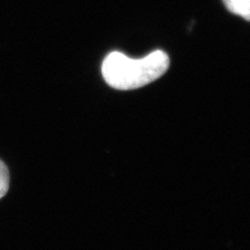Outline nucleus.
<instances>
[{
    "label": "nucleus",
    "mask_w": 250,
    "mask_h": 250,
    "mask_svg": "<svg viewBox=\"0 0 250 250\" xmlns=\"http://www.w3.org/2000/svg\"><path fill=\"white\" fill-rule=\"evenodd\" d=\"M10 188V172L5 164L0 160V199L5 196Z\"/></svg>",
    "instance_id": "obj_3"
},
{
    "label": "nucleus",
    "mask_w": 250,
    "mask_h": 250,
    "mask_svg": "<svg viewBox=\"0 0 250 250\" xmlns=\"http://www.w3.org/2000/svg\"><path fill=\"white\" fill-rule=\"evenodd\" d=\"M170 65L168 54L155 50L141 59H131L114 51L104 59L101 72L105 83L117 90L142 88L160 78Z\"/></svg>",
    "instance_id": "obj_1"
},
{
    "label": "nucleus",
    "mask_w": 250,
    "mask_h": 250,
    "mask_svg": "<svg viewBox=\"0 0 250 250\" xmlns=\"http://www.w3.org/2000/svg\"><path fill=\"white\" fill-rule=\"evenodd\" d=\"M223 2L231 13L249 20L250 0H223Z\"/></svg>",
    "instance_id": "obj_2"
}]
</instances>
